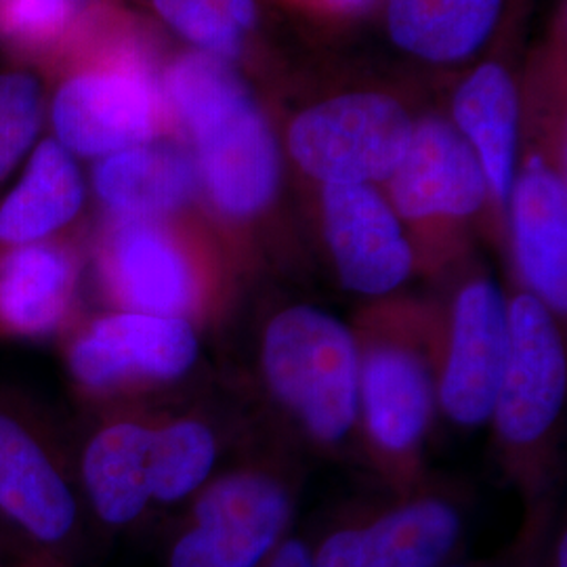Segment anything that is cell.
Segmentation results:
<instances>
[{"label":"cell","instance_id":"obj_1","mask_svg":"<svg viewBox=\"0 0 567 567\" xmlns=\"http://www.w3.org/2000/svg\"><path fill=\"white\" fill-rule=\"evenodd\" d=\"M173 133L196 164L200 194L231 221L261 215L282 182V147L240 68L185 51L161 70Z\"/></svg>","mask_w":567,"mask_h":567},{"label":"cell","instance_id":"obj_2","mask_svg":"<svg viewBox=\"0 0 567 567\" xmlns=\"http://www.w3.org/2000/svg\"><path fill=\"white\" fill-rule=\"evenodd\" d=\"M112 20L44 74L47 133L81 163L175 137L161 70Z\"/></svg>","mask_w":567,"mask_h":567},{"label":"cell","instance_id":"obj_3","mask_svg":"<svg viewBox=\"0 0 567 567\" xmlns=\"http://www.w3.org/2000/svg\"><path fill=\"white\" fill-rule=\"evenodd\" d=\"M264 372L274 398L322 444L351 431L360 408V355L349 328L322 309L297 305L265 330Z\"/></svg>","mask_w":567,"mask_h":567},{"label":"cell","instance_id":"obj_4","mask_svg":"<svg viewBox=\"0 0 567 567\" xmlns=\"http://www.w3.org/2000/svg\"><path fill=\"white\" fill-rule=\"evenodd\" d=\"M60 341L68 381L95 402L173 385L200 355L192 320L126 309L81 318Z\"/></svg>","mask_w":567,"mask_h":567},{"label":"cell","instance_id":"obj_5","mask_svg":"<svg viewBox=\"0 0 567 567\" xmlns=\"http://www.w3.org/2000/svg\"><path fill=\"white\" fill-rule=\"evenodd\" d=\"M0 524L49 559L81 524L76 466L55 426L16 393H0Z\"/></svg>","mask_w":567,"mask_h":567},{"label":"cell","instance_id":"obj_6","mask_svg":"<svg viewBox=\"0 0 567 567\" xmlns=\"http://www.w3.org/2000/svg\"><path fill=\"white\" fill-rule=\"evenodd\" d=\"M414 122L386 93L351 91L299 112L288 124L286 150L322 185H379L402 163Z\"/></svg>","mask_w":567,"mask_h":567},{"label":"cell","instance_id":"obj_7","mask_svg":"<svg viewBox=\"0 0 567 567\" xmlns=\"http://www.w3.org/2000/svg\"><path fill=\"white\" fill-rule=\"evenodd\" d=\"M183 217L103 219L93 246V265L112 309L185 320L198 313L203 265Z\"/></svg>","mask_w":567,"mask_h":567},{"label":"cell","instance_id":"obj_8","mask_svg":"<svg viewBox=\"0 0 567 567\" xmlns=\"http://www.w3.org/2000/svg\"><path fill=\"white\" fill-rule=\"evenodd\" d=\"M290 519L286 487L261 473H234L198 496L168 567H257Z\"/></svg>","mask_w":567,"mask_h":567},{"label":"cell","instance_id":"obj_9","mask_svg":"<svg viewBox=\"0 0 567 567\" xmlns=\"http://www.w3.org/2000/svg\"><path fill=\"white\" fill-rule=\"evenodd\" d=\"M566 349L555 313L534 295L508 305L507 362L494 404L503 440L526 446L557 421L566 398Z\"/></svg>","mask_w":567,"mask_h":567},{"label":"cell","instance_id":"obj_10","mask_svg":"<svg viewBox=\"0 0 567 567\" xmlns=\"http://www.w3.org/2000/svg\"><path fill=\"white\" fill-rule=\"evenodd\" d=\"M324 240L347 290L381 297L414 267L404 225L377 185H322Z\"/></svg>","mask_w":567,"mask_h":567},{"label":"cell","instance_id":"obj_11","mask_svg":"<svg viewBox=\"0 0 567 567\" xmlns=\"http://www.w3.org/2000/svg\"><path fill=\"white\" fill-rule=\"evenodd\" d=\"M79 236L0 248V341L61 339L81 320Z\"/></svg>","mask_w":567,"mask_h":567},{"label":"cell","instance_id":"obj_12","mask_svg":"<svg viewBox=\"0 0 567 567\" xmlns=\"http://www.w3.org/2000/svg\"><path fill=\"white\" fill-rule=\"evenodd\" d=\"M389 203L402 221L465 219L492 198L484 166L452 122H414L404 158L389 177Z\"/></svg>","mask_w":567,"mask_h":567},{"label":"cell","instance_id":"obj_13","mask_svg":"<svg viewBox=\"0 0 567 567\" xmlns=\"http://www.w3.org/2000/svg\"><path fill=\"white\" fill-rule=\"evenodd\" d=\"M508 349V305L492 280H473L456 297L440 402L463 426L492 419Z\"/></svg>","mask_w":567,"mask_h":567},{"label":"cell","instance_id":"obj_14","mask_svg":"<svg viewBox=\"0 0 567 567\" xmlns=\"http://www.w3.org/2000/svg\"><path fill=\"white\" fill-rule=\"evenodd\" d=\"M89 192L103 219H173L200 196L189 150L177 137L124 147L91 166Z\"/></svg>","mask_w":567,"mask_h":567},{"label":"cell","instance_id":"obj_15","mask_svg":"<svg viewBox=\"0 0 567 567\" xmlns=\"http://www.w3.org/2000/svg\"><path fill=\"white\" fill-rule=\"evenodd\" d=\"M89 198L81 161L44 133L0 196V248L79 236Z\"/></svg>","mask_w":567,"mask_h":567},{"label":"cell","instance_id":"obj_16","mask_svg":"<svg viewBox=\"0 0 567 567\" xmlns=\"http://www.w3.org/2000/svg\"><path fill=\"white\" fill-rule=\"evenodd\" d=\"M517 267L529 288L555 316L567 309V187L564 175L532 156L517 168L508 194Z\"/></svg>","mask_w":567,"mask_h":567},{"label":"cell","instance_id":"obj_17","mask_svg":"<svg viewBox=\"0 0 567 567\" xmlns=\"http://www.w3.org/2000/svg\"><path fill=\"white\" fill-rule=\"evenodd\" d=\"M461 536V517L444 501L426 498L395 508L370 526L328 536L316 567H437Z\"/></svg>","mask_w":567,"mask_h":567},{"label":"cell","instance_id":"obj_18","mask_svg":"<svg viewBox=\"0 0 567 567\" xmlns=\"http://www.w3.org/2000/svg\"><path fill=\"white\" fill-rule=\"evenodd\" d=\"M152 431L150 423L121 416L97 426L82 446L76 463L81 496L105 526H131L152 505Z\"/></svg>","mask_w":567,"mask_h":567},{"label":"cell","instance_id":"obj_19","mask_svg":"<svg viewBox=\"0 0 567 567\" xmlns=\"http://www.w3.org/2000/svg\"><path fill=\"white\" fill-rule=\"evenodd\" d=\"M519 93L501 63H484L466 74L452 97V126L484 166L489 194L507 204L519 158Z\"/></svg>","mask_w":567,"mask_h":567},{"label":"cell","instance_id":"obj_20","mask_svg":"<svg viewBox=\"0 0 567 567\" xmlns=\"http://www.w3.org/2000/svg\"><path fill=\"white\" fill-rule=\"evenodd\" d=\"M360 400L372 440L389 454H405L425 433L433 385L425 360L404 344H379L360 364Z\"/></svg>","mask_w":567,"mask_h":567},{"label":"cell","instance_id":"obj_21","mask_svg":"<svg viewBox=\"0 0 567 567\" xmlns=\"http://www.w3.org/2000/svg\"><path fill=\"white\" fill-rule=\"evenodd\" d=\"M507 0H385L391 42L414 60L454 65L494 34Z\"/></svg>","mask_w":567,"mask_h":567},{"label":"cell","instance_id":"obj_22","mask_svg":"<svg viewBox=\"0 0 567 567\" xmlns=\"http://www.w3.org/2000/svg\"><path fill=\"white\" fill-rule=\"evenodd\" d=\"M112 16L110 0H2V58L28 61L47 74Z\"/></svg>","mask_w":567,"mask_h":567},{"label":"cell","instance_id":"obj_23","mask_svg":"<svg viewBox=\"0 0 567 567\" xmlns=\"http://www.w3.org/2000/svg\"><path fill=\"white\" fill-rule=\"evenodd\" d=\"M143 7L182 39L189 51L238 63L257 28V0H142Z\"/></svg>","mask_w":567,"mask_h":567},{"label":"cell","instance_id":"obj_24","mask_svg":"<svg viewBox=\"0 0 567 567\" xmlns=\"http://www.w3.org/2000/svg\"><path fill=\"white\" fill-rule=\"evenodd\" d=\"M49 81L28 61H0V196L47 133Z\"/></svg>","mask_w":567,"mask_h":567},{"label":"cell","instance_id":"obj_25","mask_svg":"<svg viewBox=\"0 0 567 567\" xmlns=\"http://www.w3.org/2000/svg\"><path fill=\"white\" fill-rule=\"evenodd\" d=\"M217 461L213 431L196 419L154 425L150 447L152 503L173 505L204 486Z\"/></svg>","mask_w":567,"mask_h":567},{"label":"cell","instance_id":"obj_26","mask_svg":"<svg viewBox=\"0 0 567 567\" xmlns=\"http://www.w3.org/2000/svg\"><path fill=\"white\" fill-rule=\"evenodd\" d=\"M267 567H316L313 555L307 550L303 543L299 540H286L284 545L276 548L274 557L269 559Z\"/></svg>","mask_w":567,"mask_h":567},{"label":"cell","instance_id":"obj_27","mask_svg":"<svg viewBox=\"0 0 567 567\" xmlns=\"http://www.w3.org/2000/svg\"><path fill=\"white\" fill-rule=\"evenodd\" d=\"M334 7H341V9H362L365 4H370L372 0H326Z\"/></svg>","mask_w":567,"mask_h":567},{"label":"cell","instance_id":"obj_28","mask_svg":"<svg viewBox=\"0 0 567 567\" xmlns=\"http://www.w3.org/2000/svg\"><path fill=\"white\" fill-rule=\"evenodd\" d=\"M557 567H567L566 540H561V545H559V555H557Z\"/></svg>","mask_w":567,"mask_h":567},{"label":"cell","instance_id":"obj_29","mask_svg":"<svg viewBox=\"0 0 567 567\" xmlns=\"http://www.w3.org/2000/svg\"><path fill=\"white\" fill-rule=\"evenodd\" d=\"M4 548H7V543L2 540V529H0V553H4Z\"/></svg>","mask_w":567,"mask_h":567},{"label":"cell","instance_id":"obj_30","mask_svg":"<svg viewBox=\"0 0 567 567\" xmlns=\"http://www.w3.org/2000/svg\"><path fill=\"white\" fill-rule=\"evenodd\" d=\"M2 559H4V553H0V567H4V564H2Z\"/></svg>","mask_w":567,"mask_h":567},{"label":"cell","instance_id":"obj_31","mask_svg":"<svg viewBox=\"0 0 567 567\" xmlns=\"http://www.w3.org/2000/svg\"><path fill=\"white\" fill-rule=\"evenodd\" d=\"M452 567H465V566H452Z\"/></svg>","mask_w":567,"mask_h":567},{"label":"cell","instance_id":"obj_32","mask_svg":"<svg viewBox=\"0 0 567 567\" xmlns=\"http://www.w3.org/2000/svg\"><path fill=\"white\" fill-rule=\"evenodd\" d=\"M0 2H2V0H0Z\"/></svg>","mask_w":567,"mask_h":567}]
</instances>
